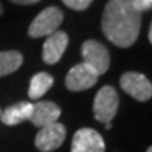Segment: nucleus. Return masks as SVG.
Masks as SVG:
<instances>
[{
  "instance_id": "nucleus-1",
  "label": "nucleus",
  "mask_w": 152,
  "mask_h": 152,
  "mask_svg": "<svg viewBox=\"0 0 152 152\" xmlns=\"http://www.w3.org/2000/svg\"><path fill=\"white\" fill-rule=\"evenodd\" d=\"M102 30L106 38L120 48L134 45L141 30V13L131 0H110L102 16Z\"/></svg>"
},
{
  "instance_id": "nucleus-2",
  "label": "nucleus",
  "mask_w": 152,
  "mask_h": 152,
  "mask_svg": "<svg viewBox=\"0 0 152 152\" xmlns=\"http://www.w3.org/2000/svg\"><path fill=\"white\" fill-rule=\"evenodd\" d=\"M64 21V13L55 7H47L33 20L28 27V35L33 38L48 37L55 31H58L59 26Z\"/></svg>"
},
{
  "instance_id": "nucleus-3",
  "label": "nucleus",
  "mask_w": 152,
  "mask_h": 152,
  "mask_svg": "<svg viewBox=\"0 0 152 152\" xmlns=\"http://www.w3.org/2000/svg\"><path fill=\"white\" fill-rule=\"evenodd\" d=\"M118 94L113 86H103L97 93L93 102V113L97 121L107 124L115 117L118 110Z\"/></svg>"
},
{
  "instance_id": "nucleus-4",
  "label": "nucleus",
  "mask_w": 152,
  "mask_h": 152,
  "mask_svg": "<svg viewBox=\"0 0 152 152\" xmlns=\"http://www.w3.org/2000/svg\"><path fill=\"white\" fill-rule=\"evenodd\" d=\"M82 58L83 64L90 66L99 76L106 73L110 68L109 49L94 39H87L82 44Z\"/></svg>"
},
{
  "instance_id": "nucleus-5",
  "label": "nucleus",
  "mask_w": 152,
  "mask_h": 152,
  "mask_svg": "<svg viewBox=\"0 0 152 152\" xmlns=\"http://www.w3.org/2000/svg\"><path fill=\"white\" fill-rule=\"evenodd\" d=\"M120 86L127 94L138 102H148L152 97L151 80L138 72H125L120 79Z\"/></svg>"
},
{
  "instance_id": "nucleus-6",
  "label": "nucleus",
  "mask_w": 152,
  "mask_h": 152,
  "mask_svg": "<svg viewBox=\"0 0 152 152\" xmlns=\"http://www.w3.org/2000/svg\"><path fill=\"white\" fill-rule=\"evenodd\" d=\"M99 75L86 64H77L69 69L65 77V85L71 92H82L94 86Z\"/></svg>"
},
{
  "instance_id": "nucleus-7",
  "label": "nucleus",
  "mask_w": 152,
  "mask_h": 152,
  "mask_svg": "<svg viewBox=\"0 0 152 152\" xmlns=\"http://www.w3.org/2000/svg\"><path fill=\"white\" fill-rule=\"evenodd\" d=\"M66 138V130L61 123H54L51 125L39 128L35 135V147L41 152L55 151L64 144Z\"/></svg>"
},
{
  "instance_id": "nucleus-8",
  "label": "nucleus",
  "mask_w": 152,
  "mask_h": 152,
  "mask_svg": "<svg viewBox=\"0 0 152 152\" xmlns=\"http://www.w3.org/2000/svg\"><path fill=\"white\" fill-rule=\"evenodd\" d=\"M103 137L93 128H80L75 132L72 140L71 152H104Z\"/></svg>"
},
{
  "instance_id": "nucleus-9",
  "label": "nucleus",
  "mask_w": 152,
  "mask_h": 152,
  "mask_svg": "<svg viewBox=\"0 0 152 152\" xmlns=\"http://www.w3.org/2000/svg\"><path fill=\"white\" fill-rule=\"evenodd\" d=\"M68 42H69V37L64 31H55L54 34L48 35L42 47L44 62L48 64V65L58 64L64 52H65L66 47H68Z\"/></svg>"
},
{
  "instance_id": "nucleus-10",
  "label": "nucleus",
  "mask_w": 152,
  "mask_h": 152,
  "mask_svg": "<svg viewBox=\"0 0 152 152\" xmlns=\"http://www.w3.org/2000/svg\"><path fill=\"white\" fill-rule=\"evenodd\" d=\"M61 117V109L54 102H37L33 104V113L30 117V121L35 127L42 128L54 123H58Z\"/></svg>"
},
{
  "instance_id": "nucleus-11",
  "label": "nucleus",
  "mask_w": 152,
  "mask_h": 152,
  "mask_svg": "<svg viewBox=\"0 0 152 152\" xmlns=\"http://www.w3.org/2000/svg\"><path fill=\"white\" fill-rule=\"evenodd\" d=\"M31 113H33V103L20 102L1 111L0 121H3L6 125H17L30 120Z\"/></svg>"
},
{
  "instance_id": "nucleus-12",
  "label": "nucleus",
  "mask_w": 152,
  "mask_h": 152,
  "mask_svg": "<svg viewBox=\"0 0 152 152\" xmlns=\"http://www.w3.org/2000/svg\"><path fill=\"white\" fill-rule=\"evenodd\" d=\"M52 85H54V77L47 72H39L37 75H34L28 87V97L33 100H38L52 87Z\"/></svg>"
},
{
  "instance_id": "nucleus-13",
  "label": "nucleus",
  "mask_w": 152,
  "mask_h": 152,
  "mask_svg": "<svg viewBox=\"0 0 152 152\" xmlns=\"http://www.w3.org/2000/svg\"><path fill=\"white\" fill-rule=\"evenodd\" d=\"M23 64V55L17 51H1L0 52V77L11 75Z\"/></svg>"
},
{
  "instance_id": "nucleus-14",
  "label": "nucleus",
  "mask_w": 152,
  "mask_h": 152,
  "mask_svg": "<svg viewBox=\"0 0 152 152\" xmlns=\"http://www.w3.org/2000/svg\"><path fill=\"white\" fill-rule=\"evenodd\" d=\"M64 4L66 7H69L72 10L76 11H82V10H86L89 6L92 4L93 0H62Z\"/></svg>"
},
{
  "instance_id": "nucleus-15",
  "label": "nucleus",
  "mask_w": 152,
  "mask_h": 152,
  "mask_svg": "<svg viewBox=\"0 0 152 152\" xmlns=\"http://www.w3.org/2000/svg\"><path fill=\"white\" fill-rule=\"evenodd\" d=\"M131 3L134 6L138 13H142V11H148L152 9V0H131Z\"/></svg>"
},
{
  "instance_id": "nucleus-16",
  "label": "nucleus",
  "mask_w": 152,
  "mask_h": 152,
  "mask_svg": "<svg viewBox=\"0 0 152 152\" xmlns=\"http://www.w3.org/2000/svg\"><path fill=\"white\" fill-rule=\"evenodd\" d=\"M11 3L14 4H20V6H28V4H34V3H38L41 0H10Z\"/></svg>"
},
{
  "instance_id": "nucleus-17",
  "label": "nucleus",
  "mask_w": 152,
  "mask_h": 152,
  "mask_svg": "<svg viewBox=\"0 0 152 152\" xmlns=\"http://www.w3.org/2000/svg\"><path fill=\"white\" fill-rule=\"evenodd\" d=\"M148 37H149V42L152 44V24H151V28H149V34H148Z\"/></svg>"
},
{
  "instance_id": "nucleus-18",
  "label": "nucleus",
  "mask_w": 152,
  "mask_h": 152,
  "mask_svg": "<svg viewBox=\"0 0 152 152\" xmlns=\"http://www.w3.org/2000/svg\"><path fill=\"white\" fill-rule=\"evenodd\" d=\"M106 130H111V124H110V123L106 124Z\"/></svg>"
},
{
  "instance_id": "nucleus-19",
  "label": "nucleus",
  "mask_w": 152,
  "mask_h": 152,
  "mask_svg": "<svg viewBox=\"0 0 152 152\" xmlns=\"http://www.w3.org/2000/svg\"><path fill=\"white\" fill-rule=\"evenodd\" d=\"M1 13H3V6H1V3H0V16H1Z\"/></svg>"
},
{
  "instance_id": "nucleus-20",
  "label": "nucleus",
  "mask_w": 152,
  "mask_h": 152,
  "mask_svg": "<svg viewBox=\"0 0 152 152\" xmlns=\"http://www.w3.org/2000/svg\"><path fill=\"white\" fill-rule=\"evenodd\" d=\"M147 152H152V145H151V147H149V148H148V149H147Z\"/></svg>"
},
{
  "instance_id": "nucleus-21",
  "label": "nucleus",
  "mask_w": 152,
  "mask_h": 152,
  "mask_svg": "<svg viewBox=\"0 0 152 152\" xmlns=\"http://www.w3.org/2000/svg\"><path fill=\"white\" fill-rule=\"evenodd\" d=\"M0 117H1V110H0Z\"/></svg>"
}]
</instances>
